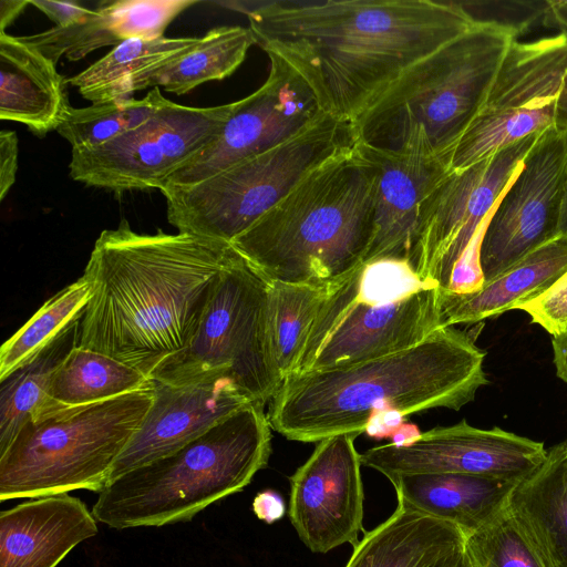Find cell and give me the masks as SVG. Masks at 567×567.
<instances>
[{"mask_svg":"<svg viewBox=\"0 0 567 567\" xmlns=\"http://www.w3.org/2000/svg\"><path fill=\"white\" fill-rule=\"evenodd\" d=\"M333 282L269 281L268 331L274 360L282 381L291 373L303 339Z\"/></svg>","mask_w":567,"mask_h":567,"instance_id":"obj_31","label":"cell"},{"mask_svg":"<svg viewBox=\"0 0 567 567\" xmlns=\"http://www.w3.org/2000/svg\"><path fill=\"white\" fill-rule=\"evenodd\" d=\"M97 520L69 493L31 498L0 513V567H56L97 534Z\"/></svg>","mask_w":567,"mask_h":567,"instance_id":"obj_20","label":"cell"},{"mask_svg":"<svg viewBox=\"0 0 567 567\" xmlns=\"http://www.w3.org/2000/svg\"><path fill=\"white\" fill-rule=\"evenodd\" d=\"M154 383L153 403L115 461L110 482L174 453L255 402L229 379L182 385Z\"/></svg>","mask_w":567,"mask_h":567,"instance_id":"obj_18","label":"cell"},{"mask_svg":"<svg viewBox=\"0 0 567 567\" xmlns=\"http://www.w3.org/2000/svg\"><path fill=\"white\" fill-rule=\"evenodd\" d=\"M56 64L21 37L0 32V118L40 136L60 125L69 106Z\"/></svg>","mask_w":567,"mask_h":567,"instance_id":"obj_23","label":"cell"},{"mask_svg":"<svg viewBox=\"0 0 567 567\" xmlns=\"http://www.w3.org/2000/svg\"><path fill=\"white\" fill-rule=\"evenodd\" d=\"M378 167L365 150L331 157L235 238L268 281L324 285L364 258L373 233Z\"/></svg>","mask_w":567,"mask_h":567,"instance_id":"obj_4","label":"cell"},{"mask_svg":"<svg viewBox=\"0 0 567 567\" xmlns=\"http://www.w3.org/2000/svg\"><path fill=\"white\" fill-rule=\"evenodd\" d=\"M518 309L551 336L567 332V270L542 295Z\"/></svg>","mask_w":567,"mask_h":567,"instance_id":"obj_36","label":"cell"},{"mask_svg":"<svg viewBox=\"0 0 567 567\" xmlns=\"http://www.w3.org/2000/svg\"><path fill=\"white\" fill-rule=\"evenodd\" d=\"M567 270V239L558 237L471 293L441 289L444 327L475 323L535 299Z\"/></svg>","mask_w":567,"mask_h":567,"instance_id":"obj_25","label":"cell"},{"mask_svg":"<svg viewBox=\"0 0 567 567\" xmlns=\"http://www.w3.org/2000/svg\"><path fill=\"white\" fill-rule=\"evenodd\" d=\"M270 427L264 404L251 402L184 447L111 481L91 512L115 529L189 522L267 466Z\"/></svg>","mask_w":567,"mask_h":567,"instance_id":"obj_6","label":"cell"},{"mask_svg":"<svg viewBox=\"0 0 567 567\" xmlns=\"http://www.w3.org/2000/svg\"><path fill=\"white\" fill-rule=\"evenodd\" d=\"M559 237L567 239V167L565 174L564 193L560 209Z\"/></svg>","mask_w":567,"mask_h":567,"instance_id":"obj_44","label":"cell"},{"mask_svg":"<svg viewBox=\"0 0 567 567\" xmlns=\"http://www.w3.org/2000/svg\"><path fill=\"white\" fill-rule=\"evenodd\" d=\"M231 249L184 233L138 234L126 219L103 230L83 272L92 292L79 347L150 378L194 337Z\"/></svg>","mask_w":567,"mask_h":567,"instance_id":"obj_2","label":"cell"},{"mask_svg":"<svg viewBox=\"0 0 567 567\" xmlns=\"http://www.w3.org/2000/svg\"><path fill=\"white\" fill-rule=\"evenodd\" d=\"M389 481L398 505L449 522L465 537L503 513L518 484L454 473L405 474Z\"/></svg>","mask_w":567,"mask_h":567,"instance_id":"obj_22","label":"cell"},{"mask_svg":"<svg viewBox=\"0 0 567 567\" xmlns=\"http://www.w3.org/2000/svg\"><path fill=\"white\" fill-rule=\"evenodd\" d=\"M255 515L267 524H274L286 514V504L282 496L274 489L259 492L252 501Z\"/></svg>","mask_w":567,"mask_h":567,"instance_id":"obj_39","label":"cell"},{"mask_svg":"<svg viewBox=\"0 0 567 567\" xmlns=\"http://www.w3.org/2000/svg\"><path fill=\"white\" fill-rule=\"evenodd\" d=\"M444 567H472L465 549L457 554Z\"/></svg>","mask_w":567,"mask_h":567,"instance_id":"obj_45","label":"cell"},{"mask_svg":"<svg viewBox=\"0 0 567 567\" xmlns=\"http://www.w3.org/2000/svg\"><path fill=\"white\" fill-rule=\"evenodd\" d=\"M256 44L249 28L233 25L210 29L179 60L166 66L152 80L150 87L182 95L198 85L231 75Z\"/></svg>","mask_w":567,"mask_h":567,"instance_id":"obj_30","label":"cell"},{"mask_svg":"<svg viewBox=\"0 0 567 567\" xmlns=\"http://www.w3.org/2000/svg\"><path fill=\"white\" fill-rule=\"evenodd\" d=\"M542 23L567 37V0H548Z\"/></svg>","mask_w":567,"mask_h":567,"instance_id":"obj_41","label":"cell"},{"mask_svg":"<svg viewBox=\"0 0 567 567\" xmlns=\"http://www.w3.org/2000/svg\"><path fill=\"white\" fill-rule=\"evenodd\" d=\"M30 4L43 12L56 28L84 23L95 13L78 1L30 0Z\"/></svg>","mask_w":567,"mask_h":567,"instance_id":"obj_37","label":"cell"},{"mask_svg":"<svg viewBox=\"0 0 567 567\" xmlns=\"http://www.w3.org/2000/svg\"><path fill=\"white\" fill-rule=\"evenodd\" d=\"M19 143L13 131L0 132V200H3L16 182Z\"/></svg>","mask_w":567,"mask_h":567,"instance_id":"obj_38","label":"cell"},{"mask_svg":"<svg viewBox=\"0 0 567 567\" xmlns=\"http://www.w3.org/2000/svg\"><path fill=\"white\" fill-rule=\"evenodd\" d=\"M198 42L199 38L195 37L127 40L66 83L92 103L130 99L135 92L150 87L159 71Z\"/></svg>","mask_w":567,"mask_h":567,"instance_id":"obj_27","label":"cell"},{"mask_svg":"<svg viewBox=\"0 0 567 567\" xmlns=\"http://www.w3.org/2000/svg\"><path fill=\"white\" fill-rule=\"evenodd\" d=\"M151 381L137 369L76 346L55 370L49 400L66 406L83 405L136 391Z\"/></svg>","mask_w":567,"mask_h":567,"instance_id":"obj_29","label":"cell"},{"mask_svg":"<svg viewBox=\"0 0 567 567\" xmlns=\"http://www.w3.org/2000/svg\"><path fill=\"white\" fill-rule=\"evenodd\" d=\"M355 437L340 434L318 442L289 478L288 515L312 553L326 554L343 544L354 547L359 543L364 492Z\"/></svg>","mask_w":567,"mask_h":567,"instance_id":"obj_17","label":"cell"},{"mask_svg":"<svg viewBox=\"0 0 567 567\" xmlns=\"http://www.w3.org/2000/svg\"><path fill=\"white\" fill-rule=\"evenodd\" d=\"M267 55L270 70L265 83L234 102L217 136L179 167L164 187L204 181L289 141L324 115L301 76L280 58Z\"/></svg>","mask_w":567,"mask_h":567,"instance_id":"obj_14","label":"cell"},{"mask_svg":"<svg viewBox=\"0 0 567 567\" xmlns=\"http://www.w3.org/2000/svg\"><path fill=\"white\" fill-rule=\"evenodd\" d=\"M485 353L454 326L408 349L351 365L289 374L271 399L270 426L313 443L365 432L383 410L404 416L434 408L460 410L488 383Z\"/></svg>","mask_w":567,"mask_h":567,"instance_id":"obj_3","label":"cell"},{"mask_svg":"<svg viewBox=\"0 0 567 567\" xmlns=\"http://www.w3.org/2000/svg\"><path fill=\"white\" fill-rule=\"evenodd\" d=\"M474 24L507 30L516 38L543 21L548 0L457 2Z\"/></svg>","mask_w":567,"mask_h":567,"instance_id":"obj_35","label":"cell"},{"mask_svg":"<svg viewBox=\"0 0 567 567\" xmlns=\"http://www.w3.org/2000/svg\"><path fill=\"white\" fill-rule=\"evenodd\" d=\"M197 3L196 0L105 1L84 23L66 28L53 27L21 39L54 64L62 55L70 61H78L100 48L116 47L127 40L164 38L171 22Z\"/></svg>","mask_w":567,"mask_h":567,"instance_id":"obj_21","label":"cell"},{"mask_svg":"<svg viewBox=\"0 0 567 567\" xmlns=\"http://www.w3.org/2000/svg\"><path fill=\"white\" fill-rule=\"evenodd\" d=\"M508 509L546 567H567V442L519 482Z\"/></svg>","mask_w":567,"mask_h":567,"instance_id":"obj_26","label":"cell"},{"mask_svg":"<svg viewBox=\"0 0 567 567\" xmlns=\"http://www.w3.org/2000/svg\"><path fill=\"white\" fill-rule=\"evenodd\" d=\"M233 103L195 107L164 99L140 126L92 148L72 151L73 181L123 193L162 189L169 177L218 134Z\"/></svg>","mask_w":567,"mask_h":567,"instance_id":"obj_12","label":"cell"},{"mask_svg":"<svg viewBox=\"0 0 567 567\" xmlns=\"http://www.w3.org/2000/svg\"><path fill=\"white\" fill-rule=\"evenodd\" d=\"M408 260L361 262L334 281L290 374L355 364L413 347L444 328L441 289Z\"/></svg>","mask_w":567,"mask_h":567,"instance_id":"obj_7","label":"cell"},{"mask_svg":"<svg viewBox=\"0 0 567 567\" xmlns=\"http://www.w3.org/2000/svg\"><path fill=\"white\" fill-rule=\"evenodd\" d=\"M404 415L395 410L374 413L368 422L365 433L374 439L392 437L403 425Z\"/></svg>","mask_w":567,"mask_h":567,"instance_id":"obj_40","label":"cell"},{"mask_svg":"<svg viewBox=\"0 0 567 567\" xmlns=\"http://www.w3.org/2000/svg\"><path fill=\"white\" fill-rule=\"evenodd\" d=\"M357 145L353 124L324 114L309 128L204 181L161 189L178 233L231 243L331 157Z\"/></svg>","mask_w":567,"mask_h":567,"instance_id":"obj_9","label":"cell"},{"mask_svg":"<svg viewBox=\"0 0 567 567\" xmlns=\"http://www.w3.org/2000/svg\"><path fill=\"white\" fill-rule=\"evenodd\" d=\"M567 133H543L491 216L481 245L485 282L559 237Z\"/></svg>","mask_w":567,"mask_h":567,"instance_id":"obj_15","label":"cell"},{"mask_svg":"<svg viewBox=\"0 0 567 567\" xmlns=\"http://www.w3.org/2000/svg\"><path fill=\"white\" fill-rule=\"evenodd\" d=\"M516 35L475 24L409 68L352 124L357 143L393 155L443 157L480 113Z\"/></svg>","mask_w":567,"mask_h":567,"instance_id":"obj_5","label":"cell"},{"mask_svg":"<svg viewBox=\"0 0 567 567\" xmlns=\"http://www.w3.org/2000/svg\"><path fill=\"white\" fill-rule=\"evenodd\" d=\"M551 346L557 377L567 383V332L553 336Z\"/></svg>","mask_w":567,"mask_h":567,"instance_id":"obj_42","label":"cell"},{"mask_svg":"<svg viewBox=\"0 0 567 567\" xmlns=\"http://www.w3.org/2000/svg\"><path fill=\"white\" fill-rule=\"evenodd\" d=\"M81 319L0 381V453L6 451L28 419L55 404L49 400L50 384L60 363L79 346Z\"/></svg>","mask_w":567,"mask_h":567,"instance_id":"obj_28","label":"cell"},{"mask_svg":"<svg viewBox=\"0 0 567 567\" xmlns=\"http://www.w3.org/2000/svg\"><path fill=\"white\" fill-rule=\"evenodd\" d=\"M465 539L453 524L398 505L364 534L344 567H444L464 550Z\"/></svg>","mask_w":567,"mask_h":567,"instance_id":"obj_24","label":"cell"},{"mask_svg":"<svg viewBox=\"0 0 567 567\" xmlns=\"http://www.w3.org/2000/svg\"><path fill=\"white\" fill-rule=\"evenodd\" d=\"M155 383L75 406L56 404L28 419L0 453V501L86 489L101 493L113 465L154 400Z\"/></svg>","mask_w":567,"mask_h":567,"instance_id":"obj_8","label":"cell"},{"mask_svg":"<svg viewBox=\"0 0 567 567\" xmlns=\"http://www.w3.org/2000/svg\"><path fill=\"white\" fill-rule=\"evenodd\" d=\"M362 147L378 167L373 233L362 262L396 258L412 265L424 204L450 173V162Z\"/></svg>","mask_w":567,"mask_h":567,"instance_id":"obj_19","label":"cell"},{"mask_svg":"<svg viewBox=\"0 0 567 567\" xmlns=\"http://www.w3.org/2000/svg\"><path fill=\"white\" fill-rule=\"evenodd\" d=\"M92 292L91 281L82 275L49 298L41 308L0 349V381L25 364L82 318Z\"/></svg>","mask_w":567,"mask_h":567,"instance_id":"obj_32","label":"cell"},{"mask_svg":"<svg viewBox=\"0 0 567 567\" xmlns=\"http://www.w3.org/2000/svg\"><path fill=\"white\" fill-rule=\"evenodd\" d=\"M566 442H567V439H566Z\"/></svg>","mask_w":567,"mask_h":567,"instance_id":"obj_46","label":"cell"},{"mask_svg":"<svg viewBox=\"0 0 567 567\" xmlns=\"http://www.w3.org/2000/svg\"><path fill=\"white\" fill-rule=\"evenodd\" d=\"M547 131L567 133V37L509 47L480 113L451 153L463 169Z\"/></svg>","mask_w":567,"mask_h":567,"instance_id":"obj_11","label":"cell"},{"mask_svg":"<svg viewBox=\"0 0 567 567\" xmlns=\"http://www.w3.org/2000/svg\"><path fill=\"white\" fill-rule=\"evenodd\" d=\"M472 567H546L507 508L465 539Z\"/></svg>","mask_w":567,"mask_h":567,"instance_id":"obj_34","label":"cell"},{"mask_svg":"<svg viewBox=\"0 0 567 567\" xmlns=\"http://www.w3.org/2000/svg\"><path fill=\"white\" fill-rule=\"evenodd\" d=\"M267 54L289 64L321 111L353 123L409 68L475 25L457 2H229Z\"/></svg>","mask_w":567,"mask_h":567,"instance_id":"obj_1","label":"cell"},{"mask_svg":"<svg viewBox=\"0 0 567 567\" xmlns=\"http://www.w3.org/2000/svg\"><path fill=\"white\" fill-rule=\"evenodd\" d=\"M164 95L158 87L145 97L92 103L85 107L68 106L55 130L72 151L102 145L147 121L161 106Z\"/></svg>","mask_w":567,"mask_h":567,"instance_id":"obj_33","label":"cell"},{"mask_svg":"<svg viewBox=\"0 0 567 567\" xmlns=\"http://www.w3.org/2000/svg\"><path fill=\"white\" fill-rule=\"evenodd\" d=\"M30 4L24 0H1L0 1V32L13 22V20Z\"/></svg>","mask_w":567,"mask_h":567,"instance_id":"obj_43","label":"cell"},{"mask_svg":"<svg viewBox=\"0 0 567 567\" xmlns=\"http://www.w3.org/2000/svg\"><path fill=\"white\" fill-rule=\"evenodd\" d=\"M268 288L269 281L233 247L194 337L150 378L175 385L229 379L265 405L282 382L269 339Z\"/></svg>","mask_w":567,"mask_h":567,"instance_id":"obj_10","label":"cell"},{"mask_svg":"<svg viewBox=\"0 0 567 567\" xmlns=\"http://www.w3.org/2000/svg\"><path fill=\"white\" fill-rule=\"evenodd\" d=\"M542 134L501 148L463 169L450 171L424 204L412 266L440 289Z\"/></svg>","mask_w":567,"mask_h":567,"instance_id":"obj_13","label":"cell"},{"mask_svg":"<svg viewBox=\"0 0 567 567\" xmlns=\"http://www.w3.org/2000/svg\"><path fill=\"white\" fill-rule=\"evenodd\" d=\"M542 442L465 420L421 433L406 445L392 443L360 454L361 464L388 480L405 474L454 473L519 483L546 458Z\"/></svg>","mask_w":567,"mask_h":567,"instance_id":"obj_16","label":"cell"}]
</instances>
